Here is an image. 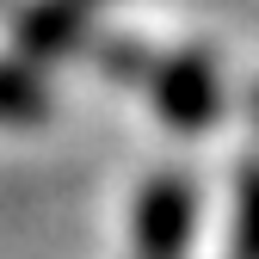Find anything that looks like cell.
Instances as JSON below:
<instances>
[{"label":"cell","mask_w":259,"mask_h":259,"mask_svg":"<svg viewBox=\"0 0 259 259\" xmlns=\"http://www.w3.org/2000/svg\"><path fill=\"white\" fill-rule=\"evenodd\" d=\"M130 68L148 80L154 111L173 130H204L222 111V80L204 56H160V62H130Z\"/></svg>","instance_id":"1"},{"label":"cell","mask_w":259,"mask_h":259,"mask_svg":"<svg viewBox=\"0 0 259 259\" xmlns=\"http://www.w3.org/2000/svg\"><path fill=\"white\" fill-rule=\"evenodd\" d=\"M105 7L111 0H31V13L13 31V56L31 62V68H44V62L80 50V37L93 31V19H99Z\"/></svg>","instance_id":"2"},{"label":"cell","mask_w":259,"mask_h":259,"mask_svg":"<svg viewBox=\"0 0 259 259\" xmlns=\"http://www.w3.org/2000/svg\"><path fill=\"white\" fill-rule=\"evenodd\" d=\"M191 222H198V198H191V179H154L136 198V247L142 259H185L191 247Z\"/></svg>","instance_id":"3"},{"label":"cell","mask_w":259,"mask_h":259,"mask_svg":"<svg viewBox=\"0 0 259 259\" xmlns=\"http://www.w3.org/2000/svg\"><path fill=\"white\" fill-rule=\"evenodd\" d=\"M44 111H50L44 68L7 56V62H0V117H7V123H25V117H44Z\"/></svg>","instance_id":"4"},{"label":"cell","mask_w":259,"mask_h":259,"mask_svg":"<svg viewBox=\"0 0 259 259\" xmlns=\"http://www.w3.org/2000/svg\"><path fill=\"white\" fill-rule=\"evenodd\" d=\"M235 259H259V167L241 173V204H235Z\"/></svg>","instance_id":"5"}]
</instances>
